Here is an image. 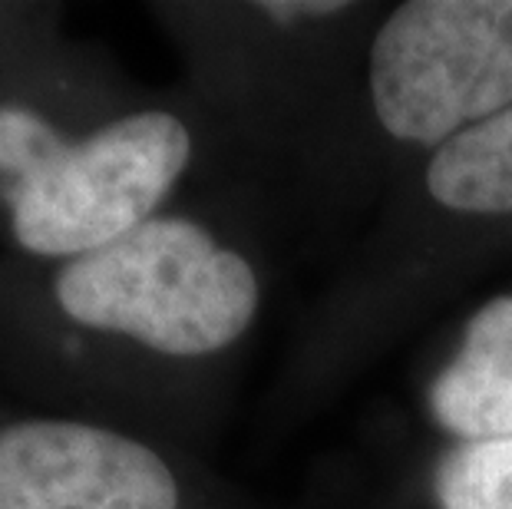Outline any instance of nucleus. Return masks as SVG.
Returning <instances> with one entry per match:
<instances>
[{
    "label": "nucleus",
    "mask_w": 512,
    "mask_h": 509,
    "mask_svg": "<svg viewBox=\"0 0 512 509\" xmlns=\"http://www.w3.org/2000/svg\"><path fill=\"white\" fill-rule=\"evenodd\" d=\"M0 509H189V490L136 433L0 407Z\"/></svg>",
    "instance_id": "obj_4"
},
{
    "label": "nucleus",
    "mask_w": 512,
    "mask_h": 509,
    "mask_svg": "<svg viewBox=\"0 0 512 509\" xmlns=\"http://www.w3.org/2000/svg\"><path fill=\"white\" fill-rule=\"evenodd\" d=\"M370 100L400 143L443 146L512 106V0H413L370 47Z\"/></svg>",
    "instance_id": "obj_3"
},
{
    "label": "nucleus",
    "mask_w": 512,
    "mask_h": 509,
    "mask_svg": "<svg viewBox=\"0 0 512 509\" xmlns=\"http://www.w3.org/2000/svg\"><path fill=\"white\" fill-rule=\"evenodd\" d=\"M433 490L443 509H512V437L456 447L440 463Z\"/></svg>",
    "instance_id": "obj_7"
},
{
    "label": "nucleus",
    "mask_w": 512,
    "mask_h": 509,
    "mask_svg": "<svg viewBox=\"0 0 512 509\" xmlns=\"http://www.w3.org/2000/svg\"><path fill=\"white\" fill-rule=\"evenodd\" d=\"M430 410L466 443L512 437V295L470 318L453 364L430 387Z\"/></svg>",
    "instance_id": "obj_5"
},
{
    "label": "nucleus",
    "mask_w": 512,
    "mask_h": 509,
    "mask_svg": "<svg viewBox=\"0 0 512 509\" xmlns=\"http://www.w3.org/2000/svg\"><path fill=\"white\" fill-rule=\"evenodd\" d=\"M347 4H258V10L265 17H271L275 24H294V20L301 17H328V14H337V10H344Z\"/></svg>",
    "instance_id": "obj_8"
},
{
    "label": "nucleus",
    "mask_w": 512,
    "mask_h": 509,
    "mask_svg": "<svg viewBox=\"0 0 512 509\" xmlns=\"http://www.w3.org/2000/svg\"><path fill=\"white\" fill-rule=\"evenodd\" d=\"M427 189L443 209L512 215V106L443 143L430 159Z\"/></svg>",
    "instance_id": "obj_6"
},
{
    "label": "nucleus",
    "mask_w": 512,
    "mask_h": 509,
    "mask_svg": "<svg viewBox=\"0 0 512 509\" xmlns=\"http://www.w3.org/2000/svg\"><path fill=\"white\" fill-rule=\"evenodd\" d=\"M67 67L20 4L0 34V255L63 262L159 215L195 156V133L162 106L83 116Z\"/></svg>",
    "instance_id": "obj_2"
},
{
    "label": "nucleus",
    "mask_w": 512,
    "mask_h": 509,
    "mask_svg": "<svg viewBox=\"0 0 512 509\" xmlns=\"http://www.w3.org/2000/svg\"><path fill=\"white\" fill-rule=\"evenodd\" d=\"M258 298L248 258L176 212L63 262L0 255V374L47 394L63 391L100 348L205 361L252 328Z\"/></svg>",
    "instance_id": "obj_1"
},
{
    "label": "nucleus",
    "mask_w": 512,
    "mask_h": 509,
    "mask_svg": "<svg viewBox=\"0 0 512 509\" xmlns=\"http://www.w3.org/2000/svg\"><path fill=\"white\" fill-rule=\"evenodd\" d=\"M17 10H20V4H0V34H4L10 20L17 17Z\"/></svg>",
    "instance_id": "obj_9"
}]
</instances>
